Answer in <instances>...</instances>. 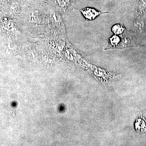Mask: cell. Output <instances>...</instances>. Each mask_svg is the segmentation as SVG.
<instances>
[{
  "mask_svg": "<svg viewBox=\"0 0 146 146\" xmlns=\"http://www.w3.org/2000/svg\"><path fill=\"white\" fill-rule=\"evenodd\" d=\"M78 10L79 11L81 12L82 15L86 20H89V21L94 20L97 17L100 16V15L110 13L108 12L107 13H102V12L98 11L94 9L89 8V7H86V8H84L81 10Z\"/></svg>",
  "mask_w": 146,
  "mask_h": 146,
  "instance_id": "cell-1",
  "label": "cell"
},
{
  "mask_svg": "<svg viewBox=\"0 0 146 146\" xmlns=\"http://www.w3.org/2000/svg\"><path fill=\"white\" fill-rule=\"evenodd\" d=\"M135 123L136 129L138 132H143L146 131V121L144 119H140L137 120Z\"/></svg>",
  "mask_w": 146,
  "mask_h": 146,
  "instance_id": "cell-2",
  "label": "cell"
},
{
  "mask_svg": "<svg viewBox=\"0 0 146 146\" xmlns=\"http://www.w3.org/2000/svg\"><path fill=\"white\" fill-rule=\"evenodd\" d=\"M124 31V27L121 24H116L112 28V31L115 35L122 34Z\"/></svg>",
  "mask_w": 146,
  "mask_h": 146,
  "instance_id": "cell-3",
  "label": "cell"
},
{
  "mask_svg": "<svg viewBox=\"0 0 146 146\" xmlns=\"http://www.w3.org/2000/svg\"><path fill=\"white\" fill-rule=\"evenodd\" d=\"M120 41V39L118 36H113L112 38H110V42L111 44L115 45L117 44Z\"/></svg>",
  "mask_w": 146,
  "mask_h": 146,
  "instance_id": "cell-4",
  "label": "cell"
}]
</instances>
